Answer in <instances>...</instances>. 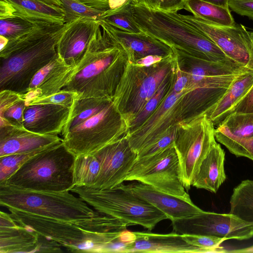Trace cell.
I'll return each instance as SVG.
<instances>
[{
    "instance_id": "obj_1",
    "label": "cell",
    "mask_w": 253,
    "mask_h": 253,
    "mask_svg": "<svg viewBox=\"0 0 253 253\" xmlns=\"http://www.w3.org/2000/svg\"><path fill=\"white\" fill-rule=\"evenodd\" d=\"M128 62L123 46L98 20L84 55L62 90L77 92L78 98L113 100Z\"/></svg>"
},
{
    "instance_id": "obj_2",
    "label": "cell",
    "mask_w": 253,
    "mask_h": 253,
    "mask_svg": "<svg viewBox=\"0 0 253 253\" xmlns=\"http://www.w3.org/2000/svg\"><path fill=\"white\" fill-rule=\"evenodd\" d=\"M70 22L39 25L9 40L0 50V91L26 93L34 75L57 56L58 42Z\"/></svg>"
},
{
    "instance_id": "obj_3",
    "label": "cell",
    "mask_w": 253,
    "mask_h": 253,
    "mask_svg": "<svg viewBox=\"0 0 253 253\" xmlns=\"http://www.w3.org/2000/svg\"><path fill=\"white\" fill-rule=\"evenodd\" d=\"M8 210L17 223L54 240L71 252L101 253L127 226L120 220L98 211L88 219L68 221Z\"/></svg>"
},
{
    "instance_id": "obj_4",
    "label": "cell",
    "mask_w": 253,
    "mask_h": 253,
    "mask_svg": "<svg viewBox=\"0 0 253 253\" xmlns=\"http://www.w3.org/2000/svg\"><path fill=\"white\" fill-rule=\"evenodd\" d=\"M132 18L141 31L189 56L217 62L238 64L213 42L182 19L177 12L152 9L131 1Z\"/></svg>"
},
{
    "instance_id": "obj_5",
    "label": "cell",
    "mask_w": 253,
    "mask_h": 253,
    "mask_svg": "<svg viewBox=\"0 0 253 253\" xmlns=\"http://www.w3.org/2000/svg\"><path fill=\"white\" fill-rule=\"evenodd\" d=\"M76 157L62 141L30 158L0 185L33 191H70L75 186Z\"/></svg>"
},
{
    "instance_id": "obj_6",
    "label": "cell",
    "mask_w": 253,
    "mask_h": 253,
    "mask_svg": "<svg viewBox=\"0 0 253 253\" xmlns=\"http://www.w3.org/2000/svg\"><path fill=\"white\" fill-rule=\"evenodd\" d=\"M0 205L8 209L68 221L88 219L97 213L69 191H33L3 185H0Z\"/></svg>"
},
{
    "instance_id": "obj_7",
    "label": "cell",
    "mask_w": 253,
    "mask_h": 253,
    "mask_svg": "<svg viewBox=\"0 0 253 253\" xmlns=\"http://www.w3.org/2000/svg\"><path fill=\"white\" fill-rule=\"evenodd\" d=\"M76 193L95 211L116 218L127 226L139 225L151 231L168 219L164 212L126 188L123 183L110 189L75 186Z\"/></svg>"
},
{
    "instance_id": "obj_8",
    "label": "cell",
    "mask_w": 253,
    "mask_h": 253,
    "mask_svg": "<svg viewBox=\"0 0 253 253\" xmlns=\"http://www.w3.org/2000/svg\"><path fill=\"white\" fill-rule=\"evenodd\" d=\"M175 54L149 66L128 62L117 87L113 102L128 128L165 79L173 71Z\"/></svg>"
},
{
    "instance_id": "obj_9",
    "label": "cell",
    "mask_w": 253,
    "mask_h": 253,
    "mask_svg": "<svg viewBox=\"0 0 253 253\" xmlns=\"http://www.w3.org/2000/svg\"><path fill=\"white\" fill-rule=\"evenodd\" d=\"M128 131V125L111 100L99 112L61 134L66 147L78 156L93 153Z\"/></svg>"
},
{
    "instance_id": "obj_10",
    "label": "cell",
    "mask_w": 253,
    "mask_h": 253,
    "mask_svg": "<svg viewBox=\"0 0 253 253\" xmlns=\"http://www.w3.org/2000/svg\"><path fill=\"white\" fill-rule=\"evenodd\" d=\"M174 142L182 178L189 190L200 165L217 143L214 126L206 114L177 123Z\"/></svg>"
},
{
    "instance_id": "obj_11",
    "label": "cell",
    "mask_w": 253,
    "mask_h": 253,
    "mask_svg": "<svg viewBox=\"0 0 253 253\" xmlns=\"http://www.w3.org/2000/svg\"><path fill=\"white\" fill-rule=\"evenodd\" d=\"M190 90L177 93L171 87L150 117L140 126L127 132L126 136L137 157L167 129L196 117L194 104L187 92Z\"/></svg>"
},
{
    "instance_id": "obj_12",
    "label": "cell",
    "mask_w": 253,
    "mask_h": 253,
    "mask_svg": "<svg viewBox=\"0 0 253 253\" xmlns=\"http://www.w3.org/2000/svg\"><path fill=\"white\" fill-rule=\"evenodd\" d=\"M125 181H137L192 202L184 185L174 145L155 155L137 159Z\"/></svg>"
},
{
    "instance_id": "obj_13",
    "label": "cell",
    "mask_w": 253,
    "mask_h": 253,
    "mask_svg": "<svg viewBox=\"0 0 253 253\" xmlns=\"http://www.w3.org/2000/svg\"><path fill=\"white\" fill-rule=\"evenodd\" d=\"M173 231L183 234L203 235L221 238L248 240L253 237V224L235 215L203 211L193 216L171 221Z\"/></svg>"
},
{
    "instance_id": "obj_14",
    "label": "cell",
    "mask_w": 253,
    "mask_h": 253,
    "mask_svg": "<svg viewBox=\"0 0 253 253\" xmlns=\"http://www.w3.org/2000/svg\"><path fill=\"white\" fill-rule=\"evenodd\" d=\"M181 18L213 42L229 58L253 71L250 31L241 24L214 25L193 15L179 13Z\"/></svg>"
},
{
    "instance_id": "obj_15",
    "label": "cell",
    "mask_w": 253,
    "mask_h": 253,
    "mask_svg": "<svg viewBox=\"0 0 253 253\" xmlns=\"http://www.w3.org/2000/svg\"><path fill=\"white\" fill-rule=\"evenodd\" d=\"M126 135L92 153L100 165L93 188L110 189L125 181L137 159V154L130 146Z\"/></svg>"
},
{
    "instance_id": "obj_16",
    "label": "cell",
    "mask_w": 253,
    "mask_h": 253,
    "mask_svg": "<svg viewBox=\"0 0 253 253\" xmlns=\"http://www.w3.org/2000/svg\"><path fill=\"white\" fill-rule=\"evenodd\" d=\"M97 24V20L88 17L71 22L58 42V56L67 64L76 66L84 55Z\"/></svg>"
},
{
    "instance_id": "obj_17",
    "label": "cell",
    "mask_w": 253,
    "mask_h": 253,
    "mask_svg": "<svg viewBox=\"0 0 253 253\" xmlns=\"http://www.w3.org/2000/svg\"><path fill=\"white\" fill-rule=\"evenodd\" d=\"M98 21L101 28L123 46L129 63H133L140 58L151 55L168 57L174 54L170 46L142 32L140 33L126 32L102 20H98Z\"/></svg>"
},
{
    "instance_id": "obj_18",
    "label": "cell",
    "mask_w": 253,
    "mask_h": 253,
    "mask_svg": "<svg viewBox=\"0 0 253 253\" xmlns=\"http://www.w3.org/2000/svg\"><path fill=\"white\" fill-rule=\"evenodd\" d=\"M124 186L135 195L145 200L167 215L171 221L187 218L204 211L180 198L162 192L141 182H134Z\"/></svg>"
},
{
    "instance_id": "obj_19",
    "label": "cell",
    "mask_w": 253,
    "mask_h": 253,
    "mask_svg": "<svg viewBox=\"0 0 253 253\" xmlns=\"http://www.w3.org/2000/svg\"><path fill=\"white\" fill-rule=\"evenodd\" d=\"M173 50L178 67L188 77V88L190 89L200 87L212 77L236 74L251 70L238 64L207 61L178 50Z\"/></svg>"
},
{
    "instance_id": "obj_20",
    "label": "cell",
    "mask_w": 253,
    "mask_h": 253,
    "mask_svg": "<svg viewBox=\"0 0 253 253\" xmlns=\"http://www.w3.org/2000/svg\"><path fill=\"white\" fill-rule=\"evenodd\" d=\"M58 135L40 134L24 127H0V157L14 154L31 152L59 143Z\"/></svg>"
},
{
    "instance_id": "obj_21",
    "label": "cell",
    "mask_w": 253,
    "mask_h": 253,
    "mask_svg": "<svg viewBox=\"0 0 253 253\" xmlns=\"http://www.w3.org/2000/svg\"><path fill=\"white\" fill-rule=\"evenodd\" d=\"M18 16L41 24H65L60 6L39 0H0V19Z\"/></svg>"
},
{
    "instance_id": "obj_22",
    "label": "cell",
    "mask_w": 253,
    "mask_h": 253,
    "mask_svg": "<svg viewBox=\"0 0 253 253\" xmlns=\"http://www.w3.org/2000/svg\"><path fill=\"white\" fill-rule=\"evenodd\" d=\"M71 107L51 104L29 105L24 112V127L40 134H61Z\"/></svg>"
},
{
    "instance_id": "obj_23",
    "label": "cell",
    "mask_w": 253,
    "mask_h": 253,
    "mask_svg": "<svg viewBox=\"0 0 253 253\" xmlns=\"http://www.w3.org/2000/svg\"><path fill=\"white\" fill-rule=\"evenodd\" d=\"M134 233L135 239L128 245L126 253H204L202 249L187 243L182 235L174 232L158 234L148 230Z\"/></svg>"
},
{
    "instance_id": "obj_24",
    "label": "cell",
    "mask_w": 253,
    "mask_h": 253,
    "mask_svg": "<svg viewBox=\"0 0 253 253\" xmlns=\"http://www.w3.org/2000/svg\"><path fill=\"white\" fill-rule=\"evenodd\" d=\"M75 67L67 64L57 55L34 75L28 91L25 94L26 103L33 98L50 95L61 91Z\"/></svg>"
},
{
    "instance_id": "obj_25",
    "label": "cell",
    "mask_w": 253,
    "mask_h": 253,
    "mask_svg": "<svg viewBox=\"0 0 253 253\" xmlns=\"http://www.w3.org/2000/svg\"><path fill=\"white\" fill-rule=\"evenodd\" d=\"M39 234L17 223L10 213L0 212V253H35Z\"/></svg>"
},
{
    "instance_id": "obj_26",
    "label": "cell",
    "mask_w": 253,
    "mask_h": 253,
    "mask_svg": "<svg viewBox=\"0 0 253 253\" xmlns=\"http://www.w3.org/2000/svg\"><path fill=\"white\" fill-rule=\"evenodd\" d=\"M225 152L216 143L202 162L192 186L215 193L225 181Z\"/></svg>"
},
{
    "instance_id": "obj_27",
    "label": "cell",
    "mask_w": 253,
    "mask_h": 253,
    "mask_svg": "<svg viewBox=\"0 0 253 253\" xmlns=\"http://www.w3.org/2000/svg\"><path fill=\"white\" fill-rule=\"evenodd\" d=\"M253 85V70L242 73L236 78L221 99L206 114L214 126H218L228 116Z\"/></svg>"
},
{
    "instance_id": "obj_28",
    "label": "cell",
    "mask_w": 253,
    "mask_h": 253,
    "mask_svg": "<svg viewBox=\"0 0 253 253\" xmlns=\"http://www.w3.org/2000/svg\"><path fill=\"white\" fill-rule=\"evenodd\" d=\"M26 107L25 94L9 90L0 91V127H24V112Z\"/></svg>"
},
{
    "instance_id": "obj_29",
    "label": "cell",
    "mask_w": 253,
    "mask_h": 253,
    "mask_svg": "<svg viewBox=\"0 0 253 253\" xmlns=\"http://www.w3.org/2000/svg\"><path fill=\"white\" fill-rule=\"evenodd\" d=\"M183 9L192 13L193 15L214 25L230 26L236 24L229 8L201 0H185Z\"/></svg>"
},
{
    "instance_id": "obj_30",
    "label": "cell",
    "mask_w": 253,
    "mask_h": 253,
    "mask_svg": "<svg viewBox=\"0 0 253 253\" xmlns=\"http://www.w3.org/2000/svg\"><path fill=\"white\" fill-rule=\"evenodd\" d=\"M229 213L253 224V180L242 181L233 189L230 201Z\"/></svg>"
},
{
    "instance_id": "obj_31",
    "label": "cell",
    "mask_w": 253,
    "mask_h": 253,
    "mask_svg": "<svg viewBox=\"0 0 253 253\" xmlns=\"http://www.w3.org/2000/svg\"><path fill=\"white\" fill-rule=\"evenodd\" d=\"M215 129L233 138H251L253 137V113L230 114Z\"/></svg>"
},
{
    "instance_id": "obj_32",
    "label": "cell",
    "mask_w": 253,
    "mask_h": 253,
    "mask_svg": "<svg viewBox=\"0 0 253 253\" xmlns=\"http://www.w3.org/2000/svg\"><path fill=\"white\" fill-rule=\"evenodd\" d=\"M112 100L100 98H81L75 100L71 107L68 120L62 132H64L93 116Z\"/></svg>"
},
{
    "instance_id": "obj_33",
    "label": "cell",
    "mask_w": 253,
    "mask_h": 253,
    "mask_svg": "<svg viewBox=\"0 0 253 253\" xmlns=\"http://www.w3.org/2000/svg\"><path fill=\"white\" fill-rule=\"evenodd\" d=\"M99 169V161L93 154L76 156L74 169L75 186L94 187Z\"/></svg>"
},
{
    "instance_id": "obj_34",
    "label": "cell",
    "mask_w": 253,
    "mask_h": 253,
    "mask_svg": "<svg viewBox=\"0 0 253 253\" xmlns=\"http://www.w3.org/2000/svg\"><path fill=\"white\" fill-rule=\"evenodd\" d=\"M175 77V65L172 72L165 79L154 94L146 103L142 110L133 120L129 126L128 132L131 131L140 126L153 113L171 88Z\"/></svg>"
},
{
    "instance_id": "obj_35",
    "label": "cell",
    "mask_w": 253,
    "mask_h": 253,
    "mask_svg": "<svg viewBox=\"0 0 253 253\" xmlns=\"http://www.w3.org/2000/svg\"><path fill=\"white\" fill-rule=\"evenodd\" d=\"M0 35L9 40L17 38L42 25L18 16L0 19Z\"/></svg>"
},
{
    "instance_id": "obj_36",
    "label": "cell",
    "mask_w": 253,
    "mask_h": 253,
    "mask_svg": "<svg viewBox=\"0 0 253 253\" xmlns=\"http://www.w3.org/2000/svg\"><path fill=\"white\" fill-rule=\"evenodd\" d=\"M65 11V23L79 18L88 17L98 20L104 11L90 7L77 0H60Z\"/></svg>"
},
{
    "instance_id": "obj_37",
    "label": "cell",
    "mask_w": 253,
    "mask_h": 253,
    "mask_svg": "<svg viewBox=\"0 0 253 253\" xmlns=\"http://www.w3.org/2000/svg\"><path fill=\"white\" fill-rule=\"evenodd\" d=\"M215 139L237 157H244L253 161V137L247 139L230 137L215 129Z\"/></svg>"
},
{
    "instance_id": "obj_38",
    "label": "cell",
    "mask_w": 253,
    "mask_h": 253,
    "mask_svg": "<svg viewBox=\"0 0 253 253\" xmlns=\"http://www.w3.org/2000/svg\"><path fill=\"white\" fill-rule=\"evenodd\" d=\"M47 148L31 152L14 154L0 157V184L3 183L26 161Z\"/></svg>"
},
{
    "instance_id": "obj_39",
    "label": "cell",
    "mask_w": 253,
    "mask_h": 253,
    "mask_svg": "<svg viewBox=\"0 0 253 253\" xmlns=\"http://www.w3.org/2000/svg\"><path fill=\"white\" fill-rule=\"evenodd\" d=\"M129 5L121 10L102 16L99 20H102L126 32L140 33L142 31L132 18Z\"/></svg>"
},
{
    "instance_id": "obj_40",
    "label": "cell",
    "mask_w": 253,
    "mask_h": 253,
    "mask_svg": "<svg viewBox=\"0 0 253 253\" xmlns=\"http://www.w3.org/2000/svg\"><path fill=\"white\" fill-rule=\"evenodd\" d=\"M184 239L189 244L202 249L205 253H228L221 246L226 240L212 236L183 234Z\"/></svg>"
},
{
    "instance_id": "obj_41",
    "label": "cell",
    "mask_w": 253,
    "mask_h": 253,
    "mask_svg": "<svg viewBox=\"0 0 253 253\" xmlns=\"http://www.w3.org/2000/svg\"><path fill=\"white\" fill-rule=\"evenodd\" d=\"M78 97L76 92L61 90L59 92L46 96L33 98L26 103L29 105L51 104L71 107L75 100Z\"/></svg>"
},
{
    "instance_id": "obj_42",
    "label": "cell",
    "mask_w": 253,
    "mask_h": 253,
    "mask_svg": "<svg viewBox=\"0 0 253 253\" xmlns=\"http://www.w3.org/2000/svg\"><path fill=\"white\" fill-rule=\"evenodd\" d=\"M230 10L253 20V0H230Z\"/></svg>"
},
{
    "instance_id": "obj_43",
    "label": "cell",
    "mask_w": 253,
    "mask_h": 253,
    "mask_svg": "<svg viewBox=\"0 0 253 253\" xmlns=\"http://www.w3.org/2000/svg\"><path fill=\"white\" fill-rule=\"evenodd\" d=\"M148 8L168 12H177L172 0H132Z\"/></svg>"
},
{
    "instance_id": "obj_44",
    "label": "cell",
    "mask_w": 253,
    "mask_h": 253,
    "mask_svg": "<svg viewBox=\"0 0 253 253\" xmlns=\"http://www.w3.org/2000/svg\"><path fill=\"white\" fill-rule=\"evenodd\" d=\"M234 113H253V85L245 95L232 108L229 114Z\"/></svg>"
},
{
    "instance_id": "obj_45",
    "label": "cell",
    "mask_w": 253,
    "mask_h": 253,
    "mask_svg": "<svg viewBox=\"0 0 253 253\" xmlns=\"http://www.w3.org/2000/svg\"><path fill=\"white\" fill-rule=\"evenodd\" d=\"M60 245L53 240L39 235V241L35 252L60 253L62 251Z\"/></svg>"
},
{
    "instance_id": "obj_46",
    "label": "cell",
    "mask_w": 253,
    "mask_h": 253,
    "mask_svg": "<svg viewBox=\"0 0 253 253\" xmlns=\"http://www.w3.org/2000/svg\"><path fill=\"white\" fill-rule=\"evenodd\" d=\"M132 1V0H109V10L104 12L102 16L121 10L129 5Z\"/></svg>"
},
{
    "instance_id": "obj_47",
    "label": "cell",
    "mask_w": 253,
    "mask_h": 253,
    "mask_svg": "<svg viewBox=\"0 0 253 253\" xmlns=\"http://www.w3.org/2000/svg\"><path fill=\"white\" fill-rule=\"evenodd\" d=\"M90 7L103 11L109 10V0H77Z\"/></svg>"
},
{
    "instance_id": "obj_48",
    "label": "cell",
    "mask_w": 253,
    "mask_h": 253,
    "mask_svg": "<svg viewBox=\"0 0 253 253\" xmlns=\"http://www.w3.org/2000/svg\"><path fill=\"white\" fill-rule=\"evenodd\" d=\"M166 58L167 57L151 55L140 58L136 60L133 64L140 66H149L162 61Z\"/></svg>"
},
{
    "instance_id": "obj_49",
    "label": "cell",
    "mask_w": 253,
    "mask_h": 253,
    "mask_svg": "<svg viewBox=\"0 0 253 253\" xmlns=\"http://www.w3.org/2000/svg\"><path fill=\"white\" fill-rule=\"evenodd\" d=\"M220 6L229 8L230 0H201Z\"/></svg>"
},
{
    "instance_id": "obj_50",
    "label": "cell",
    "mask_w": 253,
    "mask_h": 253,
    "mask_svg": "<svg viewBox=\"0 0 253 253\" xmlns=\"http://www.w3.org/2000/svg\"><path fill=\"white\" fill-rule=\"evenodd\" d=\"M229 252H231V253H253V245L250 247H247V248H243V249H238V250H234V251H228V253Z\"/></svg>"
},
{
    "instance_id": "obj_51",
    "label": "cell",
    "mask_w": 253,
    "mask_h": 253,
    "mask_svg": "<svg viewBox=\"0 0 253 253\" xmlns=\"http://www.w3.org/2000/svg\"><path fill=\"white\" fill-rule=\"evenodd\" d=\"M177 11L183 9L184 2L185 0H172Z\"/></svg>"
},
{
    "instance_id": "obj_52",
    "label": "cell",
    "mask_w": 253,
    "mask_h": 253,
    "mask_svg": "<svg viewBox=\"0 0 253 253\" xmlns=\"http://www.w3.org/2000/svg\"><path fill=\"white\" fill-rule=\"evenodd\" d=\"M9 40L6 38L0 35V50H2L7 45Z\"/></svg>"
},
{
    "instance_id": "obj_53",
    "label": "cell",
    "mask_w": 253,
    "mask_h": 253,
    "mask_svg": "<svg viewBox=\"0 0 253 253\" xmlns=\"http://www.w3.org/2000/svg\"><path fill=\"white\" fill-rule=\"evenodd\" d=\"M250 37L251 41V52L253 62V31L252 32H250Z\"/></svg>"
}]
</instances>
